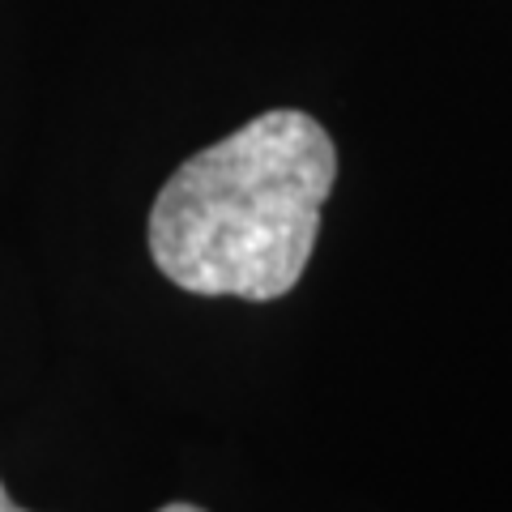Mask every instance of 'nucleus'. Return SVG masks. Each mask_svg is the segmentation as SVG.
<instances>
[{
  "label": "nucleus",
  "mask_w": 512,
  "mask_h": 512,
  "mask_svg": "<svg viewBox=\"0 0 512 512\" xmlns=\"http://www.w3.org/2000/svg\"><path fill=\"white\" fill-rule=\"evenodd\" d=\"M0 512H26V508H18V504H13V500H9V491L0 487Z\"/></svg>",
  "instance_id": "2"
},
{
  "label": "nucleus",
  "mask_w": 512,
  "mask_h": 512,
  "mask_svg": "<svg viewBox=\"0 0 512 512\" xmlns=\"http://www.w3.org/2000/svg\"><path fill=\"white\" fill-rule=\"evenodd\" d=\"M158 512H205V508H197V504H167V508H158Z\"/></svg>",
  "instance_id": "3"
},
{
  "label": "nucleus",
  "mask_w": 512,
  "mask_h": 512,
  "mask_svg": "<svg viewBox=\"0 0 512 512\" xmlns=\"http://www.w3.org/2000/svg\"><path fill=\"white\" fill-rule=\"evenodd\" d=\"M333 180L338 150L308 111L248 120L158 192L146 231L158 274L188 295L282 299L312 261Z\"/></svg>",
  "instance_id": "1"
}]
</instances>
